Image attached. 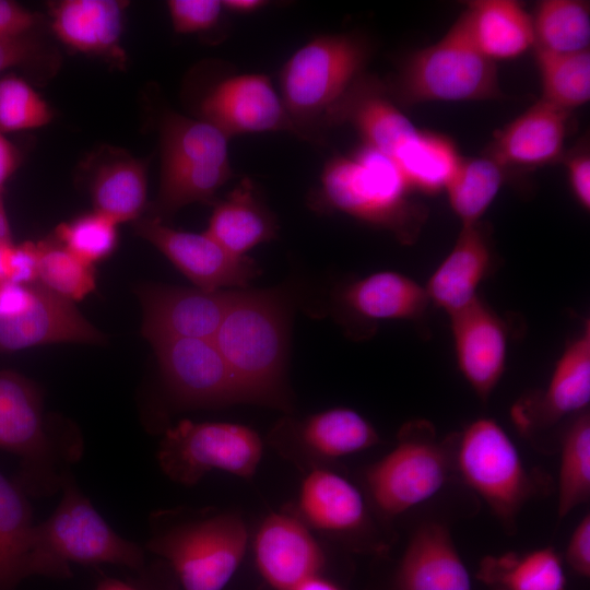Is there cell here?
Masks as SVG:
<instances>
[{
  "mask_svg": "<svg viewBox=\"0 0 590 590\" xmlns=\"http://www.w3.org/2000/svg\"><path fill=\"white\" fill-rule=\"evenodd\" d=\"M286 315L276 292L238 290L213 338L246 402L288 406Z\"/></svg>",
  "mask_w": 590,
  "mask_h": 590,
  "instance_id": "6da1fadb",
  "label": "cell"
},
{
  "mask_svg": "<svg viewBox=\"0 0 590 590\" xmlns=\"http://www.w3.org/2000/svg\"><path fill=\"white\" fill-rule=\"evenodd\" d=\"M411 190L394 162L361 144L324 165L317 204L391 232L401 243L416 240L425 210L410 199Z\"/></svg>",
  "mask_w": 590,
  "mask_h": 590,
  "instance_id": "7a4b0ae2",
  "label": "cell"
},
{
  "mask_svg": "<svg viewBox=\"0 0 590 590\" xmlns=\"http://www.w3.org/2000/svg\"><path fill=\"white\" fill-rule=\"evenodd\" d=\"M368 58L366 39L341 33L310 39L284 63L280 96L303 139L320 138L327 113L364 74Z\"/></svg>",
  "mask_w": 590,
  "mask_h": 590,
  "instance_id": "3957f363",
  "label": "cell"
},
{
  "mask_svg": "<svg viewBox=\"0 0 590 590\" xmlns=\"http://www.w3.org/2000/svg\"><path fill=\"white\" fill-rule=\"evenodd\" d=\"M52 515L34 524L28 573L67 577L69 564H115L138 569L141 548L117 534L81 493L69 471Z\"/></svg>",
  "mask_w": 590,
  "mask_h": 590,
  "instance_id": "277c9868",
  "label": "cell"
},
{
  "mask_svg": "<svg viewBox=\"0 0 590 590\" xmlns=\"http://www.w3.org/2000/svg\"><path fill=\"white\" fill-rule=\"evenodd\" d=\"M393 91L405 104L502 96L496 63L476 46L465 11L436 44L406 59Z\"/></svg>",
  "mask_w": 590,
  "mask_h": 590,
  "instance_id": "5b68a950",
  "label": "cell"
},
{
  "mask_svg": "<svg viewBox=\"0 0 590 590\" xmlns=\"http://www.w3.org/2000/svg\"><path fill=\"white\" fill-rule=\"evenodd\" d=\"M161 178L155 201L156 219L179 209L209 202L233 176L228 137L210 122L176 113L160 126Z\"/></svg>",
  "mask_w": 590,
  "mask_h": 590,
  "instance_id": "8992f818",
  "label": "cell"
},
{
  "mask_svg": "<svg viewBox=\"0 0 590 590\" xmlns=\"http://www.w3.org/2000/svg\"><path fill=\"white\" fill-rule=\"evenodd\" d=\"M0 448L20 458V487L35 496L60 489L66 465L81 455L80 442L57 440L48 432L38 388L9 370L0 371Z\"/></svg>",
  "mask_w": 590,
  "mask_h": 590,
  "instance_id": "52a82bcc",
  "label": "cell"
},
{
  "mask_svg": "<svg viewBox=\"0 0 590 590\" xmlns=\"http://www.w3.org/2000/svg\"><path fill=\"white\" fill-rule=\"evenodd\" d=\"M247 543L244 521L222 514L154 532L148 546L170 563L184 590H223Z\"/></svg>",
  "mask_w": 590,
  "mask_h": 590,
  "instance_id": "ba28073f",
  "label": "cell"
},
{
  "mask_svg": "<svg viewBox=\"0 0 590 590\" xmlns=\"http://www.w3.org/2000/svg\"><path fill=\"white\" fill-rule=\"evenodd\" d=\"M455 461L462 480L504 522H514L532 496L533 483L505 429L479 417L460 434Z\"/></svg>",
  "mask_w": 590,
  "mask_h": 590,
  "instance_id": "9c48e42d",
  "label": "cell"
},
{
  "mask_svg": "<svg viewBox=\"0 0 590 590\" xmlns=\"http://www.w3.org/2000/svg\"><path fill=\"white\" fill-rule=\"evenodd\" d=\"M262 441L252 428L226 422L181 421L169 428L158 449L163 471L185 485L220 470L249 477L261 460Z\"/></svg>",
  "mask_w": 590,
  "mask_h": 590,
  "instance_id": "30bf717a",
  "label": "cell"
},
{
  "mask_svg": "<svg viewBox=\"0 0 590 590\" xmlns=\"http://www.w3.org/2000/svg\"><path fill=\"white\" fill-rule=\"evenodd\" d=\"M446 448L425 421L405 425L397 446L366 472L370 496L388 516H397L429 499L447 481Z\"/></svg>",
  "mask_w": 590,
  "mask_h": 590,
  "instance_id": "8fae6325",
  "label": "cell"
},
{
  "mask_svg": "<svg viewBox=\"0 0 590 590\" xmlns=\"http://www.w3.org/2000/svg\"><path fill=\"white\" fill-rule=\"evenodd\" d=\"M133 227L200 290H244L260 274L252 259L229 252L206 232L175 229L156 217H140Z\"/></svg>",
  "mask_w": 590,
  "mask_h": 590,
  "instance_id": "7c38bea8",
  "label": "cell"
},
{
  "mask_svg": "<svg viewBox=\"0 0 590 590\" xmlns=\"http://www.w3.org/2000/svg\"><path fill=\"white\" fill-rule=\"evenodd\" d=\"M151 344L166 386L181 402L196 406L246 402L212 339H167Z\"/></svg>",
  "mask_w": 590,
  "mask_h": 590,
  "instance_id": "4fadbf2b",
  "label": "cell"
},
{
  "mask_svg": "<svg viewBox=\"0 0 590 590\" xmlns=\"http://www.w3.org/2000/svg\"><path fill=\"white\" fill-rule=\"evenodd\" d=\"M238 290L203 291L164 284L135 288L143 311L141 332L153 343L167 339H212Z\"/></svg>",
  "mask_w": 590,
  "mask_h": 590,
  "instance_id": "5bb4252c",
  "label": "cell"
},
{
  "mask_svg": "<svg viewBox=\"0 0 590 590\" xmlns=\"http://www.w3.org/2000/svg\"><path fill=\"white\" fill-rule=\"evenodd\" d=\"M201 119L228 138L244 133L285 131L302 137L270 79L260 73L228 76L200 104Z\"/></svg>",
  "mask_w": 590,
  "mask_h": 590,
  "instance_id": "9a60e30c",
  "label": "cell"
},
{
  "mask_svg": "<svg viewBox=\"0 0 590 590\" xmlns=\"http://www.w3.org/2000/svg\"><path fill=\"white\" fill-rule=\"evenodd\" d=\"M449 318L457 366L475 394L486 401L506 369L507 327L480 296Z\"/></svg>",
  "mask_w": 590,
  "mask_h": 590,
  "instance_id": "2e32d148",
  "label": "cell"
},
{
  "mask_svg": "<svg viewBox=\"0 0 590 590\" xmlns=\"http://www.w3.org/2000/svg\"><path fill=\"white\" fill-rule=\"evenodd\" d=\"M106 337L74 303L35 283L32 305L17 314L0 316V352H13L50 343L101 344Z\"/></svg>",
  "mask_w": 590,
  "mask_h": 590,
  "instance_id": "e0dca14e",
  "label": "cell"
},
{
  "mask_svg": "<svg viewBox=\"0 0 590 590\" xmlns=\"http://www.w3.org/2000/svg\"><path fill=\"white\" fill-rule=\"evenodd\" d=\"M256 564L262 578L275 590H294L319 575L323 555L300 519L272 514L260 524L253 543Z\"/></svg>",
  "mask_w": 590,
  "mask_h": 590,
  "instance_id": "ac0fdd59",
  "label": "cell"
},
{
  "mask_svg": "<svg viewBox=\"0 0 590 590\" xmlns=\"http://www.w3.org/2000/svg\"><path fill=\"white\" fill-rule=\"evenodd\" d=\"M570 111L540 99L498 131L484 154L505 169L538 167L563 156Z\"/></svg>",
  "mask_w": 590,
  "mask_h": 590,
  "instance_id": "d6986e66",
  "label": "cell"
},
{
  "mask_svg": "<svg viewBox=\"0 0 590 590\" xmlns=\"http://www.w3.org/2000/svg\"><path fill=\"white\" fill-rule=\"evenodd\" d=\"M494 263L489 235L481 222L462 225L453 247L424 285L429 303L448 316L469 305L479 297Z\"/></svg>",
  "mask_w": 590,
  "mask_h": 590,
  "instance_id": "ffe728a7",
  "label": "cell"
},
{
  "mask_svg": "<svg viewBox=\"0 0 590 590\" xmlns=\"http://www.w3.org/2000/svg\"><path fill=\"white\" fill-rule=\"evenodd\" d=\"M398 590H471L469 573L448 529L425 522L413 533L402 557Z\"/></svg>",
  "mask_w": 590,
  "mask_h": 590,
  "instance_id": "44dd1931",
  "label": "cell"
},
{
  "mask_svg": "<svg viewBox=\"0 0 590 590\" xmlns=\"http://www.w3.org/2000/svg\"><path fill=\"white\" fill-rule=\"evenodd\" d=\"M347 311L365 322L418 320L430 304L424 285L396 271H379L349 283L340 294Z\"/></svg>",
  "mask_w": 590,
  "mask_h": 590,
  "instance_id": "7402d4cb",
  "label": "cell"
},
{
  "mask_svg": "<svg viewBox=\"0 0 590 590\" xmlns=\"http://www.w3.org/2000/svg\"><path fill=\"white\" fill-rule=\"evenodd\" d=\"M125 2L63 0L51 5V28L66 46L85 54L120 58Z\"/></svg>",
  "mask_w": 590,
  "mask_h": 590,
  "instance_id": "603a6c76",
  "label": "cell"
},
{
  "mask_svg": "<svg viewBox=\"0 0 590 590\" xmlns=\"http://www.w3.org/2000/svg\"><path fill=\"white\" fill-rule=\"evenodd\" d=\"M205 232L229 252L246 256L276 237L278 222L251 179L244 178L214 205Z\"/></svg>",
  "mask_w": 590,
  "mask_h": 590,
  "instance_id": "cb8c5ba5",
  "label": "cell"
},
{
  "mask_svg": "<svg viewBox=\"0 0 590 590\" xmlns=\"http://www.w3.org/2000/svg\"><path fill=\"white\" fill-rule=\"evenodd\" d=\"M590 402V321L569 340L553 368L543 393L535 403L538 420L552 424L570 414H579Z\"/></svg>",
  "mask_w": 590,
  "mask_h": 590,
  "instance_id": "d4e9b609",
  "label": "cell"
},
{
  "mask_svg": "<svg viewBox=\"0 0 590 590\" xmlns=\"http://www.w3.org/2000/svg\"><path fill=\"white\" fill-rule=\"evenodd\" d=\"M473 39L492 61L514 59L534 47L532 15L514 0H476L467 4Z\"/></svg>",
  "mask_w": 590,
  "mask_h": 590,
  "instance_id": "484cf974",
  "label": "cell"
},
{
  "mask_svg": "<svg viewBox=\"0 0 590 590\" xmlns=\"http://www.w3.org/2000/svg\"><path fill=\"white\" fill-rule=\"evenodd\" d=\"M298 507L311 527L346 532L362 526L366 508L361 492L349 480L329 470L316 469L303 480Z\"/></svg>",
  "mask_w": 590,
  "mask_h": 590,
  "instance_id": "4316f807",
  "label": "cell"
},
{
  "mask_svg": "<svg viewBox=\"0 0 590 590\" xmlns=\"http://www.w3.org/2000/svg\"><path fill=\"white\" fill-rule=\"evenodd\" d=\"M91 196L94 211L118 225L135 222L146 204L148 168L143 161L120 156L103 164L95 173Z\"/></svg>",
  "mask_w": 590,
  "mask_h": 590,
  "instance_id": "83f0119b",
  "label": "cell"
},
{
  "mask_svg": "<svg viewBox=\"0 0 590 590\" xmlns=\"http://www.w3.org/2000/svg\"><path fill=\"white\" fill-rule=\"evenodd\" d=\"M461 158L456 144L448 137L417 130L392 161L412 192L435 194L445 190Z\"/></svg>",
  "mask_w": 590,
  "mask_h": 590,
  "instance_id": "f1b7e54d",
  "label": "cell"
},
{
  "mask_svg": "<svg viewBox=\"0 0 590 590\" xmlns=\"http://www.w3.org/2000/svg\"><path fill=\"white\" fill-rule=\"evenodd\" d=\"M33 528L24 491L0 472V590H13L30 576Z\"/></svg>",
  "mask_w": 590,
  "mask_h": 590,
  "instance_id": "f546056e",
  "label": "cell"
},
{
  "mask_svg": "<svg viewBox=\"0 0 590 590\" xmlns=\"http://www.w3.org/2000/svg\"><path fill=\"white\" fill-rule=\"evenodd\" d=\"M477 578L492 590H565L562 560L552 547L482 559Z\"/></svg>",
  "mask_w": 590,
  "mask_h": 590,
  "instance_id": "4dcf8cb0",
  "label": "cell"
},
{
  "mask_svg": "<svg viewBox=\"0 0 590 590\" xmlns=\"http://www.w3.org/2000/svg\"><path fill=\"white\" fill-rule=\"evenodd\" d=\"M300 441L324 458H340L375 446L378 434L358 412L332 408L305 418L296 425Z\"/></svg>",
  "mask_w": 590,
  "mask_h": 590,
  "instance_id": "1f68e13d",
  "label": "cell"
},
{
  "mask_svg": "<svg viewBox=\"0 0 590 590\" xmlns=\"http://www.w3.org/2000/svg\"><path fill=\"white\" fill-rule=\"evenodd\" d=\"M505 170L486 155L461 158L444 191L462 225L481 222L504 184Z\"/></svg>",
  "mask_w": 590,
  "mask_h": 590,
  "instance_id": "d6a6232c",
  "label": "cell"
},
{
  "mask_svg": "<svg viewBox=\"0 0 590 590\" xmlns=\"http://www.w3.org/2000/svg\"><path fill=\"white\" fill-rule=\"evenodd\" d=\"M542 98L571 110L590 99V50L553 52L533 47Z\"/></svg>",
  "mask_w": 590,
  "mask_h": 590,
  "instance_id": "836d02e7",
  "label": "cell"
},
{
  "mask_svg": "<svg viewBox=\"0 0 590 590\" xmlns=\"http://www.w3.org/2000/svg\"><path fill=\"white\" fill-rule=\"evenodd\" d=\"M534 47L553 52H577L589 49V2L544 0L532 16Z\"/></svg>",
  "mask_w": 590,
  "mask_h": 590,
  "instance_id": "e575fe53",
  "label": "cell"
},
{
  "mask_svg": "<svg viewBox=\"0 0 590 590\" xmlns=\"http://www.w3.org/2000/svg\"><path fill=\"white\" fill-rule=\"evenodd\" d=\"M590 495V415L583 411L567 428L560 449L558 518L585 503Z\"/></svg>",
  "mask_w": 590,
  "mask_h": 590,
  "instance_id": "d590c367",
  "label": "cell"
},
{
  "mask_svg": "<svg viewBox=\"0 0 590 590\" xmlns=\"http://www.w3.org/2000/svg\"><path fill=\"white\" fill-rule=\"evenodd\" d=\"M37 246L38 283L72 303L85 298L95 290L94 266L76 257L57 240H42Z\"/></svg>",
  "mask_w": 590,
  "mask_h": 590,
  "instance_id": "8d00e7d4",
  "label": "cell"
},
{
  "mask_svg": "<svg viewBox=\"0 0 590 590\" xmlns=\"http://www.w3.org/2000/svg\"><path fill=\"white\" fill-rule=\"evenodd\" d=\"M56 240L83 261L94 266L116 249L118 224L96 212H90L59 224Z\"/></svg>",
  "mask_w": 590,
  "mask_h": 590,
  "instance_id": "74e56055",
  "label": "cell"
},
{
  "mask_svg": "<svg viewBox=\"0 0 590 590\" xmlns=\"http://www.w3.org/2000/svg\"><path fill=\"white\" fill-rule=\"evenodd\" d=\"M52 119V111L42 95L24 79L0 75V132L42 128Z\"/></svg>",
  "mask_w": 590,
  "mask_h": 590,
  "instance_id": "f35d334b",
  "label": "cell"
},
{
  "mask_svg": "<svg viewBox=\"0 0 590 590\" xmlns=\"http://www.w3.org/2000/svg\"><path fill=\"white\" fill-rule=\"evenodd\" d=\"M167 9L175 32L191 34L215 26L223 7L220 0H169Z\"/></svg>",
  "mask_w": 590,
  "mask_h": 590,
  "instance_id": "ab89813d",
  "label": "cell"
},
{
  "mask_svg": "<svg viewBox=\"0 0 590 590\" xmlns=\"http://www.w3.org/2000/svg\"><path fill=\"white\" fill-rule=\"evenodd\" d=\"M38 280V246L37 243H12L7 251V281L31 285Z\"/></svg>",
  "mask_w": 590,
  "mask_h": 590,
  "instance_id": "60d3db41",
  "label": "cell"
},
{
  "mask_svg": "<svg viewBox=\"0 0 590 590\" xmlns=\"http://www.w3.org/2000/svg\"><path fill=\"white\" fill-rule=\"evenodd\" d=\"M568 184L578 204L590 209V154L586 148L570 153L565 160Z\"/></svg>",
  "mask_w": 590,
  "mask_h": 590,
  "instance_id": "b9f144b4",
  "label": "cell"
},
{
  "mask_svg": "<svg viewBox=\"0 0 590 590\" xmlns=\"http://www.w3.org/2000/svg\"><path fill=\"white\" fill-rule=\"evenodd\" d=\"M40 46L31 35L0 39V75L15 67L30 64L39 56Z\"/></svg>",
  "mask_w": 590,
  "mask_h": 590,
  "instance_id": "7bdbcfd3",
  "label": "cell"
},
{
  "mask_svg": "<svg viewBox=\"0 0 590 590\" xmlns=\"http://www.w3.org/2000/svg\"><path fill=\"white\" fill-rule=\"evenodd\" d=\"M39 23V15L10 1L0 0V39L31 34Z\"/></svg>",
  "mask_w": 590,
  "mask_h": 590,
  "instance_id": "ee69618b",
  "label": "cell"
},
{
  "mask_svg": "<svg viewBox=\"0 0 590 590\" xmlns=\"http://www.w3.org/2000/svg\"><path fill=\"white\" fill-rule=\"evenodd\" d=\"M566 559L581 576L590 575V516L587 514L577 524L568 541Z\"/></svg>",
  "mask_w": 590,
  "mask_h": 590,
  "instance_id": "f6af8a7d",
  "label": "cell"
},
{
  "mask_svg": "<svg viewBox=\"0 0 590 590\" xmlns=\"http://www.w3.org/2000/svg\"><path fill=\"white\" fill-rule=\"evenodd\" d=\"M20 164V153L15 145L0 132V193Z\"/></svg>",
  "mask_w": 590,
  "mask_h": 590,
  "instance_id": "bcb514c9",
  "label": "cell"
},
{
  "mask_svg": "<svg viewBox=\"0 0 590 590\" xmlns=\"http://www.w3.org/2000/svg\"><path fill=\"white\" fill-rule=\"evenodd\" d=\"M222 7L229 12L247 14L253 13L268 4L263 0H223Z\"/></svg>",
  "mask_w": 590,
  "mask_h": 590,
  "instance_id": "7dc6e473",
  "label": "cell"
},
{
  "mask_svg": "<svg viewBox=\"0 0 590 590\" xmlns=\"http://www.w3.org/2000/svg\"><path fill=\"white\" fill-rule=\"evenodd\" d=\"M294 590H341V589L334 583H332L331 581L322 578L320 575H316L304 580Z\"/></svg>",
  "mask_w": 590,
  "mask_h": 590,
  "instance_id": "c3c4849f",
  "label": "cell"
},
{
  "mask_svg": "<svg viewBox=\"0 0 590 590\" xmlns=\"http://www.w3.org/2000/svg\"><path fill=\"white\" fill-rule=\"evenodd\" d=\"M11 241V229L4 208L2 194L0 193V245L10 244Z\"/></svg>",
  "mask_w": 590,
  "mask_h": 590,
  "instance_id": "681fc988",
  "label": "cell"
},
{
  "mask_svg": "<svg viewBox=\"0 0 590 590\" xmlns=\"http://www.w3.org/2000/svg\"><path fill=\"white\" fill-rule=\"evenodd\" d=\"M96 590H135L130 585L117 580V579H105L103 580Z\"/></svg>",
  "mask_w": 590,
  "mask_h": 590,
  "instance_id": "f907efd6",
  "label": "cell"
},
{
  "mask_svg": "<svg viewBox=\"0 0 590 590\" xmlns=\"http://www.w3.org/2000/svg\"><path fill=\"white\" fill-rule=\"evenodd\" d=\"M10 244L0 245V284L7 281V251Z\"/></svg>",
  "mask_w": 590,
  "mask_h": 590,
  "instance_id": "816d5d0a",
  "label": "cell"
}]
</instances>
